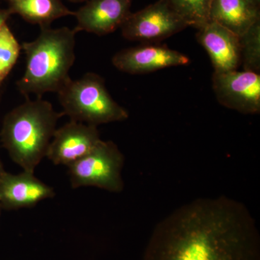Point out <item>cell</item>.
I'll list each match as a JSON object with an SVG mask.
<instances>
[{"mask_svg":"<svg viewBox=\"0 0 260 260\" xmlns=\"http://www.w3.org/2000/svg\"><path fill=\"white\" fill-rule=\"evenodd\" d=\"M133 0H88L75 11L77 32L104 36L120 28L131 11Z\"/></svg>","mask_w":260,"mask_h":260,"instance_id":"30bf717a","label":"cell"},{"mask_svg":"<svg viewBox=\"0 0 260 260\" xmlns=\"http://www.w3.org/2000/svg\"><path fill=\"white\" fill-rule=\"evenodd\" d=\"M112 61L123 73L142 75L172 67L186 66L190 59L167 46L148 44L118 51Z\"/></svg>","mask_w":260,"mask_h":260,"instance_id":"9c48e42d","label":"cell"},{"mask_svg":"<svg viewBox=\"0 0 260 260\" xmlns=\"http://www.w3.org/2000/svg\"><path fill=\"white\" fill-rule=\"evenodd\" d=\"M197 30V39L208 53L214 72L239 70L241 66L240 37L212 20Z\"/></svg>","mask_w":260,"mask_h":260,"instance_id":"8fae6325","label":"cell"},{"mask_svg":"<svg viewBox=\"0 0 260 260\" xmlns=\"http://www.w3.org/2000/svg\"><path fill=\"white\" fill-rule=\"evenodd\" d=\"M11 13L8 9H0V29L3 25L7 24L8 19H9Z\"/></svg>","mask_w":260,"mask_h":260,"instance_id":"ac0fdd59","label":"cell"},{"mask_svg":"<svg viewBox=\"0 0 260 260\" xmlns=\"http://www.w3.org/2000/svg\"><path fill=\"white\" fill-rule=\"evenodd\" d=\"M62 116L50 102L38 98L27 99L5 116L0 133L2 143L24 172L34 173L45 158Z\"/></svg>","mask_w":260,"mask_h":260,"instance_id":"3957f363","label":"cell"},{"mask_svg":"<svg viewBox=\"0 0 260 260\" xmlns=\"http://www.w3.org/2000/svg\"><path fill=\"white\" fill-rule=\"evenodd\" d=\"M51 186L39 180L34 173L13 174L4 172L0 175V205L2 209L30 208L44 200L54 198Z\"/></svg>","mask_w":260,"mask_h":260,"instance_id":"7c38bea8","label":"cell"},{"mask_svg":"<svg viewBox=\"0 0 260 260\" xmlns=\"http://www.w3.org/2000/svg\"><path fill=\"white\" fill-rule=\"evenodd\" d=\"M212 86L224 107L244 114H259V73L244 70L213 72Z\"/></svg>","mask_w":260,"mask_h":260,"instance_id":"52a82bcc","label":"cell"},{"mask_svg":"<svg viewBox=\"0 0 260 260\" xmlns=\"http://www.w3.org/2000/svg\"><path fill=\"white\" fill-rule=\"evenodd\" d=\"M254 2V3L258 6L260 7V0H253Z\"/></svg>","mask_w":260,"mask_h":260,"instance_id":"44dd1931","label":"cell"},{"mask_svg":"<svg viewBox=\"0 0 260 260\" xmlns=\"http://www.w3.org/2000/svg\"><path fill=\"white\" fill-rule=\"evenodd\" d=\"M76 34L68 27H47L41 28L35 40L22 44L26 66L17 82L20 93L41 98L50 92L58 93L66 85L75 60Z\"/></svg>","mask_w":260,"mask_h":260,"instance_id":"7a4b0ae2","label":"cell"},{"mask_svg":"<svg viewBox=\"0 0 260 260\" xmlns=\"http://www.w3.org/2000/svg\"><path fill=\"white\" fill-rule=\"evenodd\" d=\"M5 172L4 169H3V164H2L1 160H0V175Z\"/></svg>","mask_w":260,"mask_h":260,"instance_id":"d6986e66","label":"cell"},{"mask_svg":"<svg viewBox=\"0 0 260 260\" xmlns=\"http://www.w3.org/2000/svg\"><path fill=\"white\" fill-rule=\"evenodd\" d=\"M124 156L112 141L101 140L93 150L68 167L73 189L94 186L119 193L124 189L121 172Z\"/></svg>","mask_w":260,"mask_h":260,"instance_id":"5b68a950","label":"cell"},{"mask_svg":"<svg viewBox=\"0 0 260 260\" xmlns=\"http://www.w3.org/2000/svg\"><path fill=\"white\" fill-rule=\"evenodd\" d=\"M101 140L97 126L70 120L56 128L46 157L55 165L69 167L93 150Z\"/></svg>","mask_w":260,"mask_h":260,"instance_id":"ba28073f","label":"cell"},{"mask_svg":"<svg viewBox=\"0 0 260 260\" xmlns=\"http://www.w3.org/2000/svg\"><path fill=\"white\" fill-rule=\"evenodd\" d=\"M241 66L260 74V20L240 37Z\"/></svg>","mask_w":260,"mask_h":260,"instance_id":"2e32d148","label":"cell"},{"mask_svg":"<svg viewBox=\"0 0 260 260\" xmlns=\"http://www.w3.org/2000/svg\"><path fill=\"white\" fill-rule=\"evenodd\" d=\"M21 49L14 34L5 24L0 29V84L14 68Z\"/></svg>","mask_w":260,"mask_h":260,"instance_id":"e0dca14e","label":"cell"},{"mask_svg":"<svg viewBox=\"0 0 260 260\" xmlns=\"http://www.w3.org/2000/svg\"><path fill=\"white\" fill-rule=\"evenodd\" d=\"M209 20L242 37L260 20V7L253 0H213Z\"/></svg>","mask_w":260,"mask_h":260,"instance_id":"4fadbf2b","label":"cell"},{"mask_svg":"<svg viewBox=\"0 0 260 260\" xmlns=\"http://www.w3.org/2000/svg\"><path fill=\"white\" fill-rule=\"evenodd\" d=\"M72 3H82V2H87L88 0H68Z\"/></svg>","mask_w":260,"mask_h":260,"instance_id":"ffe728a7","label":"cell"},{"mask_svg":"<svg viewBox=\"0 0 260 260\" xmlns=\"http://www.w3.org/2000/svg\"><path fill=\"white\" fill-rule=\"evenodd\" d=\"M12 15H20L29 23L42 28L50 27L57 19L74 16L75 12L65 6L61 0H8Z\"/></svg>","mask_w":260,"mask_h":260,"instance_id":"5bb4252c","label":"cell"},{"mask_svg":"<svg viewBox=\"0 0 260 260\" xmlns=\"http://www.w3.org/2000/svg\"><path fill=\"white\" fill-rule=\"evenodd\" d=\"M1 209H2L1 205H0V211H1Z\"/></svg>","mask_w":260,"mask_h":260,"instance_id":"7402d4cb","label":"cell"},{"mask_svg":"<svg viewBox=\"0 0 260 260\" xmlns=\"http://www.w3.org/2000/svg\"><path fill=\"white\" fill-rule=\"evenodd\" d=\"M57 94L61 114L70 120L98 126L129 118L127 111L114 100L104 80L95 73L70 79Z\"/></svg>","mask_w":260,"mask_h":260,"instance_id":"277c9868","label":"cell"},{"mask_svg":"<svg viewBox=\"0 0 260 260\" xmlns=\"http://www.w3.org/2000/svg\"><path fill=\"white\" fill-rule=\"evenodd\" d=\"M188 27L185 20L167 0H158L136 13H130L120 28L124 39L148 44L172 37Z\"/></svg>","mask_w":260,"mask_h":260,"instance_id":"8992f818","label":"cell"},{"mask_svg":"<svg viewBox=\"0 0 260 260\" xmlns=\"http://www.w3.org/2000/svg\"><path fill=\"white\" fill-rule=\"evenodd\" d=\"M142 260H260L259 230L241 202L197 198L155 225Z\"/></svg>","mask_w":260,"mask_h":260,"instance_id":"6da1fadb","label":"cell"},{"mask_svg":"<svg viewBox=\"0 0 260 260\" xmlns=\"http://www.w3.org/2000/svg\"><path fill=\"white\" fill-rule=\"evenodd\" d=\"M189 27L198 28L209 21L213 0H167Z\"/></svg>","mask_w":260,"mask_h":260,"instance_id":"9a60e30c","label":"cell"}]
</instances>
